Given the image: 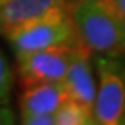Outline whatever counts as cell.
<instances>
[{
  "label": "cell",
  "instance_id": "6da1fadb",
  "mask_svg": "<svg viewBox=\"0 0 125 125\" xmlns=\"http://www.w3.org/2000/svg\"><path fill=\"white\" fill-rule=\"evenodd\" d=\"M72 20L78 42L93 55L125 57V20L107 0H76Z\"/></svg>",
  "mask_w": 125,
  "mask_h": 125
},
{
  "label": "cell",
  "instance_id": "8fae6325",
  "mask_svg": "<svg viewBox=\"0 0 125 125\" xmlns=\"http://www.w3.org/2000/svg\"><path fill=\"white\" fill-rule=\"evenodd\" d=\"M15 114L8 107V104H0V125H11L15 124Z\"/></svg>",
  "mask_w": 125,
  "mask_h": 125
},
{
  "label": "cell",
  "instance_id": "9c48e42d",
  "mask_svg": "<svg viewBox=\"0 0 125 125\" xmlns=\"http://www.w3.org/2000/svg\"><path fill=\"white\" fill-rule=\"evenodd\" d=\"M13 70L8 65L7 59L0 52V104H8L10 102V93L13 88Z\"/></svg>",
  "mask_w": 125,
  "mask_h": 125
},
{
  "label": "cell",
  "instance_id": "8992f818",
  "mask_svg": "<svg viewBox=\"0 0 125 125\" xmlns=\"http://www.w3.org/2000/svg\"><path fill=\"white\" fill-rule=\"evenodd\" d=\"M67 99L70 97L62 81L23 86V93L20 96V117L23 120L39 114H55Z\"/></svg>",
  "mask_w": 125,
  "mask_h": 125
},
{
  "label": "cell",
  "instance_id": "52a82bcc",
  "mask_svg": "<svg viewBox=\"0 0 125 125\" xmlns=\"http://www.w3.org/2000/svg\"><path fill=\"white\" fill-rule=\"evenodd\" d=\"M91 57H93L91 52H88L83 46L80 47L62 83L65 84L70 99L78 101L93 109L96 99V81L93 75Z\"/></svg>",
  "mask_w": 125,
  "mask_h": 125
},
{
  "label": "cell",
  "instance_id": "4fadbf2b",
  "mask_svg": "<svg viewBox=\"0 0 125 125\" xmlns=\"http://www.w3.org/2000/svg\"><path fill=\"white\" fill-rule=\"evenodd\" d=\"M7 2H8V0H0V7H2L3 3H7Z\"/></svg>",
  "mask_w": 125,
  "mask_h": 125
},
{
  "label": "cell",
  "instance_id": "5b68a950",
  "mask_svg": "<svg viewBox=\"0 0 125 125\" xmlns=\"http://www.w3.org/2000/svg\"><path fill=\"white\" fill-rule=\"evenodd\" d=\"M72 5V0H8L0 7V36L7 37L31 23L70 8Z\"/></svg>",
  "mask_w": 125,
  "mask_h": 125
},
{
  "label": "cell",
  "instance_id": "3957f363",
  "mask_svg": "<svg viewBox=\"0 0 125 125\" xmlns=\"http://www.w3.org/2000/svg\"><path fill=\"white\" fill-rule=\"evenodd\" d=\"M72 8L73 5L67 10H60L51 16H46L36 23H31L8 34L5 39L8 41L15 57L62 44L78 42L75 24L72 20Z\"/></svg>",
  "mask_w": 125,
  "mask_h": 125
},
{
  "label": "cell",
  "instance_id": "ba28073f",
  "mask_svg": "<svg viewBox=\"0 0 125 125\" xmlns=\"http://www.w3.org/2000/svg\"><path fill=\"white\" fill-rule=\"evenodd\" d=\"M55 125H94V111L78 101L67 99L54 114Z\"/></svg>",
  "mask_w": 125,
  "mask_h": 125
},
{
  "label": "cell",
  "instance_id": "5bb4252c",
  "mask_svg": "<svg viewBox=\"0 0 125 125\" xmlns=\"http://www.w3.org/2000/svg\"><path fill=\"white\" fill-rule=\"evenodd\" d=\"M72 2H76V0H72Z\"/></svg>",
  "mask_w": 125,
  "mask_h": 125
},
{
  "label": "cell",
  "instance_id": "277c9868",
  "mask_svg": "<svg viewBox=\"0 0 125 125\" xmlns=\"http://www.w3.org/2000/svg\"><path fill=\"white\" fill-rule=\"evenodd\" d=\"M81 44H62L16 57V73L23 86L63 81Z\"/></svg>",
  "mask_w": 125,
  "mask_h": 125
},
{
  "label": "cell",
  "instance_id": "7a4b0ae2",
  "mask_svg": "<svg viewBox=\"0 0 125 125\" xmlns=\"http://www.w3.org/2000/svg\"><path fill=\"white\" fill-rule=\"evenodd\" d=\"M97 88L94 119L99 125H125V57L94 55Z\"/></svg>",
  "mask_w": 125,
  "mask_h": 125
},
{
  "label": "cell",
  "instance_id": "30bf717a",
  "mask_svg": "<svg viewBox=\"0 0 125 125\" xmlns=\"http://www.w3.org/2000/svg\"><path fill=\"white\" fill-rule=\"evenodd\" d=\"M21 124H24V125H55V117H54V114H39V115L23 119Z\"/></svg>",
  "mask_w": 125,
  "mask_h": 125
},
{
  "label": "cell",
  "instance_id": "7c38bea8",
  "mask_svg": "<svg viewBox=\"0 0 125 125\" xmlns=\"http://www.w3.org/2000/svg\"><path fill=\"white\" fill-rule=\"evenodd\" d=\"M107 2H109V3L112 5V8L125 20V0H107Z\"/></svg>",
  "mask_w": 125,
  "mask_h": 125
}]
</instances>
